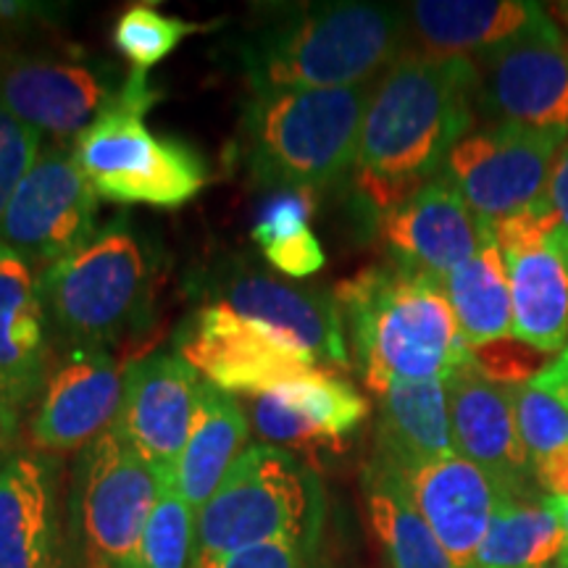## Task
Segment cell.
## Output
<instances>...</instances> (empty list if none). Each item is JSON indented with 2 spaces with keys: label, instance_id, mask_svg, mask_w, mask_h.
Masks as SVG:
<instances>
[{
  "label": "cell",
  "instance_id": "obj_1",
  "mask_svg": "<svg viewBox=\"0 0 568 568\" xmlns=\"http://www.w3.org/2000/svg\"><path fill=\"white\" fill-rule=\"evenodd\" d=\"M477 63L408 51L368 98L353 187L382 216L443 174L477 119Z\"/></svg>",
  "mask_w": 568,
  "mask_h": 568
},
{
  "label": "cell",
  "instance_id": "obj_2",
  "mask_svg": "<svg viewBox=\"0 0 568 568\" xmlns=\"http://www.w3.org/2000/svg\"><path fill=\"white\" fill-rule=\"evenodd\" d=\"M408 45L406 6L345 0L272 11L237 59L251 92L332 90L379 80Z\"/></svg>",
  "mask_w": 568,
  "mask_h": 568
},
{
  "label": "cell",
  "instance_id": "obj_3",
  "mask_svg": "<svg viewBox=\"0 0 568 568\" xmlns=\"http://www.w3.org/2000/svg\"><path fill=\"white\" fill-rule=\"evenodd\" d=\"M335 301L366 387L447 379L471 361L460 324L437 276L389 261L337 284Z\"/></svg>",
  "mask_w": 568,
  "mask_h": 568
},
{
  "label": "cell",
  "instance_id": "obj_4",
  "mask_svg": "<svg viewBox=\"0 0 568 568\" xmlns=\"http://www.w3.org/2000/svg\"><path fill=\"white\" fill-rule=\"evenodd\" d=\"M374 82L251 92L240 124V159L253 180L311 195L343 182L358 159Z\"/></svg>",
  "mask_w": 568,
  "mask_h": 568
},
{
  "label": "cell",
  "instance_id": "obj_5",
  "mask_svg": "<svg viewBox=\"0 0 568 568\" xmlns=\"http://www.w3.org/2000/svg\"><path fill=\"white\" fill-rule=\"evenodd\" d=\"M159 98L148 71L132 69L116 103L71 142V153L103 201L180 209L209 184V163L190 142L155 138L142 122Z\"/></svg>",
  "mask_w": 568,
  "mask_h": 568
},
{
  "label": "cell",
  "instance_id": "obj_6",
  "mask_svg": "<svg viewBox=\"0 0 568 568\" xmlns=\"http://www.w3.org/2000/svg\"><path fill=\"white\" fill-rule=\"evenodd\" d=\"M318 485L293 453L251 445L195 516L190 568H222L234 552L274 539L308 550L318 527Z\"/></svg>",
  "mask_w": 568,
  "mask_h": 568
},
{
  "label": "cell",
  "instance_id": "obj_7",
  "mask_svg": "<svg viewBox=\"0 0 568 568\" xmlns=\"http://www.w3.org/2000/svg\"><path fill=\"white\" fill-rule=\"evenodd\" d=\"M151 258L126 216L101 226L40 276L53 332L69 347L95 351L138 329L151 308Z\"/></svg>",
  "mask_w": 568,
  "mask_h": 568
},
{
  "label": "cell",
  "instance_id": "obj_8",
  "mask_svg": "<svg viewBox=\"0 0 568 568\" xmlns=\"http://www.w3.org/2000/svg\"><path fill=\"white\" fill-rule=\"evenodd\" d=\"M566 130L489 124L471 132L447 155L445 176L487 226L529 209L548 195Z\"/></svg>",
  "mask_w": 568,
  "mask_h": 568
},
{
  "label": "cell",
  "instance_id": "obj_9",
  "mask_svg": "<svg viewBox=\"0 0 568 568\" xmlns=\"http://www.w3.org/2000/svg\"><path fill=\"white\" fill-rule=\"evenodd\" d=\"M495 245L508 268L514 337L556 353L568 335V226L545 195L495 224Z\"/></svg>",
  "mask_w": 568,
  "mask_h": 568
},
{
  "label": "cell",
  "instance_id": "obj_10",
  "mask_svg": "<svg viewBox=\"0 0 568 568\" xmlns=\"http://www.w3.org/2000/svg\"><path fill=\"white\" fill-rule=\"evenodd\" d=\"M124 80L80 53H0V105L59 145L88 132L122 95Z\"/></svg>",
  "mask_w": 568,
  "mask_h": 568
},
{
  "label": "cell",
  "instance_id": "obj_11",
  "mask_svg": "<svg viewBox=\"0 0 568 568\" xmlns=\"http://www.w3.org/2000/svg\"><path fill=\"white\" fill-rule=\"evenodd\" d=\"M163 474L111 426L80 458V521L98 568H130L159 500Z\"/></svg>",
  "mask_w": 568,
  "mask_h": 568
},
{
  "label": "cell",
  "instance_id": "obj_12",
  "mask_svg": "<svg viewBox=\"0 0 568 568\" xmlns=\"http://www.w3.org/2000/svg\"><path fill=\"white\" fill-rule=\"evenodd\" d=\"M195 287L211 305H222L295 339L314 355L318 366H351L343 311L335 293L293 284L240 255L205 268Z\"/></svg>",
  "mask_w": 568,
  "mask_h": 568
},
{
  "label": "cell",
  "instance_id": "obj_13",
  "mask_svg": "<svg viewBox=\"0 0 568 568\" xmlns=\"http://www.w3.org/2000/svg\"><path fill=\"white\" fill-rule=\"evenodd\" d=\"M98 193L67 145H45L21 180L0 222V245L27 264L51 266L77 251L101 226Z\"/></svg>",
  "mask_w": 568,
  "mask_h": 568
},
{
  "label": "cell",
  "instance_id": "obj_14",
  "mask_svg": "<svg viewBox=\"0 0 568 568\" xmlns=\"http://www.w3.org/2000/svg\"><path fill=\"white\" fill-rule=\"evenodd\" d=\"M176 351L224 393L261 395L314 372L318 361L282 332L222 305H203L176 335Z\"/></svg>",
  "mask_w": 568,
  "mask_h": 568
},
{
  "label": "cell",
  "instance_id": "obj_15",
  "mask_svg": "<svg viewBox=\"0 0 568 568\" xmlns=\"http://www.w3.org/2000/svg\"><path fill=\"white\" fill-rule=\"evenodd\" d=\"M474 63L481 119L568 132V40L556 24L481 53Z\"/></svg>",
  "mask_w": 568,
  "mask_h": 568
},
{
  "label": "cell",
  "instance_id": "obj_16",
  "mask_svg": "<svg viewBox=\"0 0 568 568\" xmlns=\"http://www.w3.org/2000/svg\"><path fill=\"white\" fill-rule=\"evenodd\" d=\"M456 453L487 474L503 500H535V464L518 435L508 385L487 379L477 366H458L445 379Z\"/></svg>",
  "mask_w": 568,
  "mask_h": 568
},
{
  "label": "cell",
  "instance_id": "obj_17",
  "mask_svg": "<svg viewBox=\"0 0 568 568\" xmlns=\"http://www.w3.org/2000/svg\"><path fill=\"white\" fill-rule=\"evenodd\" d=\"M201 385V372L180 353H155L126 366L122 410L113 426L163 477H174L187 445Z\"/></svg>",
  "mask_w": 568,
  "mask_h": 568
},
{
  "label": "cell",
  "instance_id": "obj_18",
  "mask_svg": "<svg viewBox=\"0 0 568 568\" xmlns=\"http://www.w3.org/2000/svg\"><path fill=\"white\" fill-rule=\"evenodd\" d=\"M124 376L109 351L67 347L42 385L32 443L42 453L84 450L116 424Z\"/></svg>",
  "mask_w": 568,
  "mask_h": 568
},
{
  "label": "cell",
  "instance_id": "obj_19",
  "mask_svg": "<svg viewBox=\"0 0 568 568\" xmlns=\"http://www.w3.org/2000/svg\"><path fill=\"white\" fill-rule=\"evenodd\" d=\"M382 243L393 264L445 280L453 268L495 243L493 226L468 209L445 172L379 219Z\"/></svg>",
  "mask_w": 568,
  "mask_h": 568
},
{
  "label": "cell",
  "instance_id": "obj_20",
  "mask_svg": "<svg viewBox=\"0 0 568 568\" xmlns=\"http://www.w3.org/2000/svg\"><path fill=\"white\" fill-rule=\"evenodd\" d=\"M366 416V397L329 368H314L251 397L255 432L284 450L343 447Z\"/></svg>",
  "mask_w": 568,
  "mask_h": 568
},
{
  "label": "cell",
  "instance_id": "obj_21",
  "mask_svg": "<svg viewBox=\"0 0 568 568\" xmlns=\"http://www.w3.org/2000/svg\"><path fill=\"white\" fill-rule=\"evenodd\" d=\"M400 477L453 568H477L479 548L503 503L487 474L471 460L450 456Z\"/></svg>",
  "mask_w": 568,
  "mask_h": 568
},
{
  "label": "cell",
  "instance_id": "obj_22",
  "mask_svg": "<svg viewBox=\"0 0 568 568\" xmlns=\"http://www.w3.org/2000/svg\"><path fill=\"white\" fill-rule=\"evenodd\" d=\"M406 11L414 53L437 59H477L556 24L545 6L521 0H416Z\"/></svg>",
  "mask_w": 568,
  "mask_h": 568
},
{
  "label": "cell",
  "instance_id": "obj_23",
  "mask_svg": "<svg viewBox=\"0 0 568 568\" xmlns=\"http://www.w3.org/2000/svg\"><path fill=\"white\" fill-rule=\"evenodd\" d=\"M55 471L45 456L0 464V568H59Z\"/></svg>",
  "mask_w": 568,
  "mask_h": 568
},
{
  "label": "cell",
  "instance_id": "obj_24",
  "mask_svg": "<svg viewBox=\"0 0 568 568\" xmlns=\"http://www.w3.org/2000/svg\"><path fill=\"white\" fill-rule=\"evenodd\" d=\"M48 314L32 266L0 245V376L21 406L42 393L48 379Z\"/></svg>",
  "mask_w": 568,
  "mask_h": 568
},
{
  "label": "cell",
  "instance_id": "obj_25",
  "mask_svg": "<svg viewBox=\"0 0 568 568\" xmlns=\"http://www.w3.org/2000/svg\"><path fill=\"white\" fill-rule=\"evenodd\" d=\"M450 456L458 453L453 443L445 382H393L382 395L374 458L406 474Z\"/></svg>",
  "mask_w": 568,
  "mask_h": 568
},
{
  "label": "cell",
  "instance_id": "obj_26",
  "mask_svg": "<svg viewBox=\"0 0 568 568\" xmlns=\"http://www.w3.org/2000/svg\"><path fill=\"white\" fill-rule=\"evenodd\" d=\"M251 432L243 403L211 382H203L195 400L187 445L174 468V485L193 514H201L234 460L243 456Z\"/></svg>",
  "mask_w": 568,
  "mask_h": 568
},
{
  "label": "cell",
  "instance_id": "obj_27",
  "mask_svg": "<svg viewBox=\"0 0 568 568\" xmlns=\"http://www.w3.org/2000/svg\"><path fill=\"white\" fill-rule=\"evenodd\" d=\"M361 485L368 524L385 552L387 568H453L443 545L410 500L406 481L393 466L372 458Z\"/></svg>",
  "mask_w": 568,
  "mask_h": 568
},
{
  "label": "cell",
  "instance_id": "obj_28",
  "mask_svg": "<svg viewBox=\"0 0 568 568\" xmlns=\"http://www.w3.org/2000/svg\"><path fill=\"white\" fill-rule=\"evenodd\" d=\"M443 284L468 347L514 337L508 268L495 243L481 247L474 258L453 268Z\"/></svg>",
  "mask_w": 568,
  "mask_h": 568
},
{
  "label": "cell",
  "instance_id": "obj_29",
  "mask_svg": "<svg viewBox=\"0 0 568 568\" xmlns=\"http://www.w3.org/2000/svg\"><path fill=\"white\" fill-rule=\"evenodd\" d=\"M564 552V531L545 500H503L479 548L477 568H550Z\"/></svg>",
  "mask_w": 568,
  "mask_h": 568
},
{
  "label": "cell",
  "instance_id": "obj_30",
  "mask_svg": "<svg viewBox=\"0 0 568 568\" xmlns=\"http://www.w3.org/2000/svg\"><path fill=\"white\" fill-rule=\"evenodd\" d=\"M195 545V514L184 503L174 477H163L159 500L130 568H190Z\"/></svg>",
  "mask_w": 568,
  "mask_h": 568
},
{
  "label": "cell",
  "instance_id": "obj_31",
  "mask_svg": "<svg viewBox=\"0 0 568 568\" xmlns=\"http://www.w3.org/2000/svg\"><path fill=\"white\" fill-rule=\"evenodd\" d=\"M197 32H203L201 24L169 17L153 6L138 3L119 17L116 27H113V45L124 59L134 63V69L148 71L155 63L169 59L190 34Z\"/></svg>",
  "mask_w": 568,
  "mask_h": 568
},
{
  "label": "cell",
  "instance_id": "obj_32",
  "mask_svg": "<svg viewBox=\"0 0 568 568\" xmlns=\"http://www.w3.org/2000/svg\"><path fill=\"white\" fill-rule=\"evenodd\" d=\"M518 435L527 445L531 464L550 453L568 447V408L556 397L537 389L531 382L510 385Z\"/></svg>",
  "mask_w": 568,
  "mask_h": 568
},
{
  "label": "cell",
  "instance_id": "obj_33",
  "mask_svg": "<svg viewBox=\"0 0 568 568\" xmlns=\"http://www.w3.org/2000/svg\"><path fill=\"white\" fill-rule=\"evenodd\" d=\"M42 151V134L0 105V222L21 180Z\"/></svg>",
  "mask_w": 568,
  "mask_h": 568
},
{
  "label": "cell",
  "instance_id": "obj_34",
  "mask_svg": "<svg viewBox=\"0 0 568 568\" xmlns=\"http://www.w3.org/2000/svg\"><path fill=\"white\" fill-rule=\"evenodd\" d=\"M468 353H471V364L477 366L487 379L497 382V385H524V382H529V376L535 379V376L545 368V353L518 343L516 337L495 339V343L479 347H468Z\"/></svg>",
  "mask_w": 568,
  "mask_h": 568
},
{
  "label": "cell",
  "instance_id": "obj_35",
  "mask_svg": "<svg viewBox=\"0 0 568 568\" xmlns=\"http://www.w3.org/2000/svg\"><path fill=\"white\" fill-rule=\"evenodd\" d=\"M311 211H314V195L295 193V190H282L274 197H268L255 219L251 237L253 243L264 251L268 245L282 243V240L295 237L308 230Z\"/></svg>",
  "mask_w": 568,
  "mask_h": 568
},
{
  "label": "cell",
  "instance_id": "obj_36",
  "mask_svg": "<svg viewBox=\"0 0 568 568\" xmlns=\"http://www.w3.org/2000/svg\"><path fill=\"white\" fill-rule=\"evenodd\" d=\"M261 253H264V258L274 268H280L287 276H295V280H305V276L316 274L326 261L322 245H318L316 234L311 230L295 234L290 240H282L276 245H268Z\"/></svg>",
  "mask_w": 568,
  "mask_h": 568
},
{
  "label": "cell",
  "instance_id": "obj_37",
  "mask_svg": "<svg viewBox=\"0 0 568 568\" xmlns=\"http://www.w3.org/2000/svg\"><path fill=\"white\" fill-rule=\"evenodd\" d=\"M305 548L293 539H274L245 548L226 560L222 568H301Z\"/></svg>",
  "mask_w": 568,
  "mask_h": 568
},
{
  "label": "cell",
  "instance_id": "obj_38",
  "mask_svg": "<svg viewBox=\"0 0 568 568\" xmlns=\"http://www.w3.org/2000/svg\"><path fill=\"white\" fill-rule=\"evenodd\" d=\"M535 481L548 497H568V447L535 460Z\"/></svg>",
  "mask_w": 568,
  "mask_h": 568
},
{
  "label": "cell",
  "instance_id": "obj_39",
  "mask_svg": "<svg viewBox=\"0 0 568 568\" xmlns=\"http://www.w3.org/2000/svg\"><path fill=\"white\" fill-rule=\"evenodd\" d=\"M21 400L17 393L9 387V382L0 376V456L9 450L11 439L17 437L19 429V416H21Z\"/></svg>",
  "mask_w": 568,
  "mask_h": 568
},
{
  "label": "cell",
  "instance_id": "obj_40",
  "mask_svg": "<svg viewBox=\"0 0 568 568\" xmlns=\"http://www.w3.org/2000/svg\"><path fill=\"white\" fill-rule=\"evenodd\" d=\"M529 382L537 389H542V393L556 397L558 403H564V406L568 408V345H566V351L560 353L558 361H552L550 366H545L542 372H539L535 379H529Z\"/></svg>",
  "mask_w": 568,
  "mask_h": 568
},
{
  "label": "cell",
  "instance_id": "obj_41",
  "mask_svg": "<svg viewBox=\"0 0 568 568\" xmlns=\"http://www.w3.org/2000/svg\"><path fill=\"white\" fill-rule=\"evenodd\" d=\"M548 197H550V203L556 205V211L560 213V222L568 226V140H566V145L560 148L556 166H552Z\"/></svg>",
  "mask_w": 568,
  "mask_h": 568
},
{
  "label": "cell",
  "instance_id": "obj_42",
  "mask_svg": "<svg viewBox=\"0 0 568 568\" xmlns=\"http://www.w3.org/2000/svg\"><path fill=\"white\" fill-rule=\"evenodd\" d=\"M545 506H548L552 510V516L558 518V527L564 531L566 556H568V497H545Z\"/></svg>",
  "mask_w": 568,
  "mask_h": 568
},
{
  "label": "cell",
  "instance_id": "obj_43",
  "mask_svg": "<svg viewBox=\"0 0 568 568\" xmlns=\"http://www.w3.org/2000/svg\"><path fill=\"white\" fill-rule=\"evenodd\" d=\"M550 568H568V556H566V552L558 558V564H552Z\"/></svg>",
  "mask_w": 568,
  "mask_h": 568
},
{
  "label": "cell",
  "instance_id": "obj_44",
  "mask_svg": "<svg viewBox=\"0 0 568 568\" xmlns=\"http://www.w3.org/2000/svg\"><path fill=\"white\" fill-rule=\"evenodd\" d=\"M558 11H560V17H564V21L568 24V3L566 6H558Z\"/></svg>",
  "mask_w": 568,
  "mask_h": 568
},
{
  "label": "cell",
  "instance_id": "obj_45",
  "mask_svg": "<svg viewBox=\"0 0 568 568\" xmlns=\"http://www.w3.org/2000/svg\"><path fill=\"white\" fill-rule=\"evenodd\" d=\"M0 458H3V456H0Z\"/></svg>",
  "mask_w": 568,
  "mask_h": 568
}]
</instances>
